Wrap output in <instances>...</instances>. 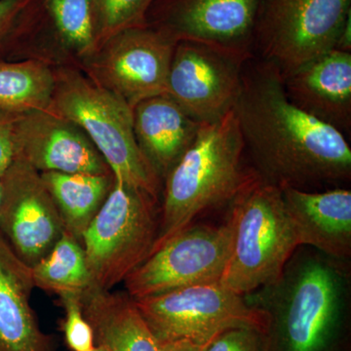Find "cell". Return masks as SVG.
<instances>
[{
	"instance_id": "6da1fadb",
	"label": "cell",
	"mask_w": 351,
	"mask_h": 351,
	"mask_svg": "<svg viewBox=\"0 0 351 351\" xmlns=\"http://www.w3.org/2000/svg\"><path fill=\"white\" fill-rule=\"evenodd\" d=\"M233 110L247 156L263 181L311 191L350 182L348 138L293 104L274 64L256 57L245 63Z\"/></svg>"
},
{
	"instance_id": "7a4b0ae2",
	"label": "cell",
	"mask_w": 351,
	"mask_h": 351,
	"mask_svg": "<svg viewBox=\"0 0 351 351\" xmlns=\"http://www.w3.org/2000/svg\"><path fill=\"white\" fill-rule=\"evenodd\" d=\"M244 297L267 315L263 351H346L348 261L299 247L278 280Z\"/></svg>"
},
{
	"instance_id": "3957f363",
	"label": "cell",
	"mask_w": 351,
	"mask_h": 351,
	"mask_svg": "<svg viewBox=\"0 0 351 351\" xmlns=\"http://www.w3.org/2000/svg\"><path fill=\"white\" fill-rule=\"evenodd\" d=\"M258 180L234 110L217 121L201 123L193 144L164 179L158 232L151 254L193 225L196 217L232 204Z\"/></svg>"
},
{
	"instance_id": "277c9868",
	"label": "cell",
	"mask_w": 351,
	"mask_h": 351,
	"mask_svg": "<svg viewBox=\"0 0 351 351\" xmlns=\"http://www.w3.org/2000/svg\"><path fill=\"white\" fill-rule=\"evenodd\" d=\"M54 73L51 110L85 132L114 180L161 201L163 182L138 147L134 133L133 110L76 66H54Z\"/></svg>"
},
{
	"instance_id": "5b68a950",
	"label": "cell",
	"mask_w": 351,
	"mask_h": 351,
	"mask_svg": "<svg viewBox=\"0 0 351 351\" xmlns=\"http://www.w3.org/2000/svg\"><path fill=\"white\" fill-rule=\"evenodd\" d=\"M230 206L234 239L221 283L248 295L278 280L301 245L279 186L258 180Z\"/></svg>"
},
{
	"instance_id": "8992f818",
	"label": "cell",
	"mask_w": 351,
	"mask_h": 351,
	"mask_svg": "<svg viewBox=\"0 0 351 351\" xmlns=\"http://www.w3.org/2000/svg\"><path fill=\"white\" fill-rule=\"evenodd\" d=\"M160 201L114 180L112 191L82 234L92 285L112 291L151 254Z\"/></svg>"
},
{
	"instance_id": "52a82bcc",
	"label": "cell",
	"mask_w": 351,
	"mask_h": 351,
	"mask_svg": "<svg viewBox=\"0 0 351 351\" xmlns=\"http://www.w3.org/2000/svg\"><path fill=\"white\" fill-rule=\"evenodd\" d=\"M134 301L161 343L184 339L205 346L226 330L247 327L265 332L267 324L263 311L221 282L176 289Z\"/></svg>"
},
{
	"instance_id": "ba28073f",
	"label": "cell",
	"mask_w": 351,
	"mask_h": 351,
	"mask_svg": "<svg viewBox=\"0 0 351 351\" xmlns=\"http://www.w3.org/2000/svg\"><path fill=\"white\" fill-rule=\"evenodd\" d=\"M351 0H262L254 56L292 73L335 49Z\"/></svg>"
},
{
	"instance_id": "9c48e42d",
	"label": "cell",
	"mask_w": 351,
	"mask_h": 351,
	"mask_svg": "<svg viewBox=\"0 0 351 351\" xmlns=\"http://www.w3.org/2000/svg\"><path fill=\"white\" fill-rule=\"evenodd\" d=\"M234 218L219 226H189L152 252L124 280L134 300L189 286L221 282L232 255Z\"/></svg>"
},
{
	"instance_id": "30bf717a",
	"label": "cell",
	"mask_w": 351,
	"mask_h": 351,
	"mask_svg": "<svg viewBox=\"0 0 351 351\" xmlns=\"http://www.w3.org/2000/svg\"><path fill=\"white\" fill-rule=\"evenodd\" d=\"M177 41L149 25L113 34L80 68L94 83L134 108L165 95Z\"/></svg>"
},
{
	"instance_id": "8fae6325",
	"label": "cell",
	"mask_w": 351,
	"mask_h": 351,
	"mask_svg": "<svg viewBox=\"0 0 351 351\" xmlns=\"http://www.w3.org/2000/svg\"><path fill=\"white\" fill-rule=\"evenodd\" d=\"M262 0H154L147 25L179 41L207 44L248 61Z\"/></svg>"
},
{
	"instance_id": "7c38bea8",
	"label": "cell",
	"mask_w": 351,
	"mask_h": 351,
	"mask_svg": "<svg viewBox=\"0 0 351 351\" xmlns=\"http://www.w3.org/2000/svg\"><path fill=\"white\" fill-rule=\"evenodd\" d=\"M246 62L207 44L179 41L165 95L195 121H217L234 108Z\"/></svg>"
},
{
	"instance_id": "4fadbf2b",
	"label": "cell",
	"mask_w": 351,
	"mask_h": 351,
	"mask_svg": "<svg viewBox=\"0 0 351 351\" xmlns=\"http://www.w3.org/2000/svg\"><path fill=\"white\" fill-rule=\"evenodd\" d=\"M0 181V235L32 267L63 235L61 215L40 173L23 159L15 157Z\"/></svg>"
},
{
	"instance_id": "5bb4252c",
	"label": "cell",
	"mask_w": 351,
	"mask_h": 351,
	"mask_svg": "<svg viewBox=\"0 0 351 351\" xmlns=\"http://www.w3.org/2000/svg\"><path fill=\"white\" fill-rule=\"evenodd\" d=\"M96 49L92 0H34L8 60L80 68Z\"/></svg>"
},
{
	"instance_id": "9a60e30c",
	"label": "cell",
	"mask_w": 351,
	"mask_h": 351,
	"mask_svg": "<svg viewBox=\"0 0 351 351\" xmlns=\"http://www.w3.org/2000/svg\"><path fill=\"white\" fill-rule=\"evenodd\" d=\"M14 138L15 157L39 173H112L85 132L51 108L20 114Z\"/></svg>"
},
{
	"instance_id": "2e32d148",
	"label": "cell",
	"mask_w": 351,
	"mask_h": 351,
	"mask_svg": "<svg viewBox=\"0 0 351 351\" xmlns=\"http://www.w3.org/2000/svg\"><path fill=\"white\" fill-rule=\"evenodd\" d=\"M290 101L348 138L351 133V53L328 51L282 76Z\"/></svg>"
},
{
	"instance_id": "e0dca14e",
	"label": "cell",
	"mask_w": 351,
	"mask_h": 351,
	"mask_svg": "<svg viewBox=\"0 0 351 351\" xmlns=\"http://www.w3.org/2000/svg\"><path fill=\"white\" fill-rule=\"evenodd\" d=\"M286 211L301 246L341 261L351 258V191H311L281 186Z\"/></svg>"
},
{
	"instance_id": "ac0fdd59",
	"label": "cell",
	"mask_w": 351,
	"mask_h": 351,
	"mask_svg": "<svg viewBox=\"0 0 351 351\" xmlns=\"http://www.w3.org/2000/svg\"><path fill=\"white\" fill-rule=\"evenodd\" d=\"M32 269L0 235V351H57L31 306Z\"/></svg>"
},
{
	"instance_id": "d6986e66",
	"label": "cell",
	"mask_w": 351,
	"mask_h": 351,
	"mask_svg": "<svg viewBox=\"0 0 351 351\" xmlns=\"http://www.w3.org/2000/svg\"><path fill=\"white\" fill-rule=\"evenodd\" d=\"M133 119L138 147L163 182L193 144L201 123L191 119L167 95L138 103L134 108Z\"/></svg>"
},
{
	"instance_id": "ffe728a7",
	"label": "cell",
	"mask_w": 351,
	"mask_h": 351,
	"mask_svg": "<svg viewBox=\"0 0 351 351\" xmlns=\"http://www.w3.org/2000/svg\"><path fill=\"white\" fill-rule=\"evenodd\" d=\"M83 313L93 329L95 345L108 351H162L133 298L90 286L80 295Z\"/></svg>"
},
{
	"instance_id": "44dd1931",
	"label": "cell",
	"mask_w": 351,
	"mask_h": 351,
	"mask_svg": "<svg viewBox=\"0 0 351 351\" xmlns=\"http://www.w3.org/2000/svg\"><path fill=\"white\" fill-rule=\"evenodd\" d=\"M61 215L64 232L82 242L90 225L112 191L114 178L108 174L40 173Z\"/></svg>"
},
{
	"instance_id": "7402d4cb",
	"label": "cell",
	"mask_w": 351,
	"mask_h": 351,
	"mask_svg": "<svg viewBox=\"0 0 351 351\" xmlns=\"http://www.w3.org/2000/svg\"><path fill=\"white\" fill-rule=\"evenodd\" d=\"M54 66L36 59H0V110L14 114L50 110Z\"/></svg>"
},
{
	"instance_id": "603a6c76",
	"label": "cell",
	"mask_w": 351,
	"mask_h": 351,
	"mask_svg": "<svg viewBox=\"0 0 351 351\" xmlns=\"http://www.w3.org/2000/svg\"><path fill=\"white\" fill-rule=\"evenodd\" d=\"M31 269L34 287L58 295L69 292L82 294L92 285L82 242L66 232Z\"/></svg>"
},
{
	"instance_id": "cb8c5ba5",
	"label": "cell",
	"mask_w": 351,
	"mask_h": 351,
	"mask_svg": "<svg viewBox=\"0 0 351 351\" xmlns=\"http://www.w3.org/2000/svg\"><path fill=\"white\" fill-rule=\"evenodd\" d=\"M154 0H92L97 49L117 32L147 25ZM96 49V50H97Z\"/></svg>"
},
{
	"instance_id": "d4e9b609",
	"label": "cell",
	"mask_w": 351,
	"mask_h": 351,
	"mask_svg": "<svg viewBox=\"0 0 351 351\" xmlns=\"http://www.w3.org/2000/svg\"><path fill=\"white\" fill-rule=\"evenodd\" d=\"M80 295L73 292L59 295L64 311V339L71 351H89L95 346L93 329L83 313Z\"/></svg>"
},
{
	"instance_id": "484cf974",
	"label": "cell",
	"mask_w": 351,
	"mask_h": 351,
	"mask_svg": "<svg viewBox=\"0 0 351 351\" xmlns=\"http://www.w3.org/2000/svg\"><path fill=\"white\" fill-rule=\"evenodd\" d=\"M34 0H0V59H8Z\"/></svg>"
},
{
	"instance_id": "4316f807",
	"label": "cell",
	"mask_w": 351,
	"mask_h": 351,
	"mask_svg": "<svg viewBox=\"0 0 351 351\" xmlns=\"http://www.w3.org/2000/svg\"><path fill=\"white\" fill-rule=\"evenodd\" d=\"M202 351H263V332L254 328H232L218 335Z\"/></svg>"
},
{
	"instance_id": "83f0119b",
	"label": "cell",
	"mask_w": 351,
	"mask_h": 351,
	"mask_svg": "<svg viewBox=\"0 0 351 351\" xmlns=\"http://www.w3.org/2000/svg\"><path fill=\"white\" fill-rule=\"evenodd\" d=\"M19 115L0 110V179L15 159L14 134Z\"/></svg>"
},
{
	"instance_id": "f1b7e54d",
	"label": "cell",
	"mask_w": 351,
	"mask_h": 351,
	"mask_svg": "<svg viewBox=\"0 0 351 351\" xmlns=\"http://www.w3.org/2000/svg\"><path fill=\"white\" fill-rule=\"evenodd\" d=\"M335 49L351 53V14L346 20L345 24L339 32Z\"/></svg>"
},
{
	"instance_id": "f546056e",
	"label": "cell",
	"mask_w": 351,
	"mask_h": 351,
	"mask_svg": "<svg viewBox=\"0 0 351 351\" xmlns=\"http://www.w3.org/2000/svg\"><path fill=\"white\" fill-rule=\"evenodd\" d=\"M203 348L184 339L162 343V351H202Z\"/></svg>"
},
{
	"instance_id": "4dcf8cb0",
	"label": "cell",
	"mask_w": 351,
	"mask_h": 351,
	"mask_svg": "<svg viewBox=\"0 0 351 351\" xmlns=\"http://www.w3.org/2000/svg\"><path fill=\"white\" fill-rule=\"evenodd\" d=\"M89 351H108L107 348H104V346L95 345L94 348Z\"/></svg>"
},
{
	"instance_id": "1f68e13d",
	"label": "cell",
	"mask_w": 351,
	"mask_h": 351,
	"mask_svg": "<svg viewBox=\"0 0 351 351\" xmlns=\"http://www.w3.org/2000/svg\"><path fill=\"white\" fill-rule=\"evenodd\" d=\"M1 197H2V184H1V181H0V203H1Z\"/></svg>"
}]
</instances>
